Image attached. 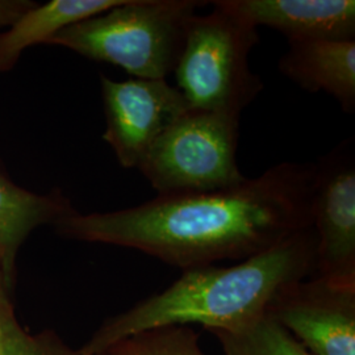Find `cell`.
Returning <instances> with one entry per match:
<instances>
[{
    "label": "cell",
    "mask_w": 355,
    "mask_h": 355,
    "mask_svg": "<svg viewBox=\"0 0 355 355\" xmlns=\"http://www.w3.org/2000/svg\"><path fill=\"white\" fill-rule=\"evenodd\" d=\"M316 165L283 162L224 190L157 196L114 212H73L61 236L135 249L180 270L243 261L312 228Z\"/></svg>",
    "instance_id": "1"
},
{
    "label": "cell",
    "mask_w": 355,
    "mask_h": 355,
    "mask_svg": "<svg viewBox=\"0 0 355 355\" xmlns=\"http://www.w3.org/2000/svg\"><path fill=\"white\" fill-rule=\"evenodd\" d=\"M316 234L308 228L233 266L195 267L159 293L108 318L76 355H96L148 330L199 324L241 328L267 313L282 290L315 275Z\"/></svg>",
    "instance_id": "2"
},
{
    "label": "cell",
    "mask_w": 355,
    "mask_h": 355,
    "mask_svg": "<svg viewBox=\"0 0 355 355\" xmlns=\"http://www.w3.org/2000/svg\"><path fill=\"white\" fill-rule=\"evenodd\" d=\"M205 4L208 1L124 0L64 28L48 45L116 64L139 79H166L177 67L187 20Z\"/></svg>",
    "instance_id": "3"
},
{
    "label": "cell",
    "mask_w": 355,
    "mask_h": 355,
    "mask_svg": "<svg viewBox=\"0 0 355 355\" xmlns=\"http://www.w3.org/2000/svg\"><path fill=\"white\" fill-rule=\"evenodd\" d=\"M214 11L187 20L177 67L178 89L191 108L239 114L263 89L249 66L258 28L217 0Z\"/></svg>",
    "instance_id": "4"
},
{
    "label": "cell",
    "mask_w": 355,
    "mask_h": 355,
    "mask_svg": "<svg viewBox=\"0 0 355 355\" xmlns=\"http://www.w3.org/2000/svg\"><path fill=\"white\" fill-rule=\"evenodd\" d=\"M239 114L190 108L137 167L158 196L224 190L243 183L237 165Z\"/></svg>",
    "instance_id": "5"
},
{
    "label": "cell",
    "mask_w": 355,
    "mask_h": 355,
    "mask_svg": "<svg viewBox=\"0 0 355 355\" xmlns=\"http://www.w3.org/2000/svg\"><path fill=\"white\" fill-rule=\"evenodd\" d=\"M105 114L104 141L114 149L119 164L139 167L167 128L190 104L166 79H128L101 76Z\"/></svg>",
    "instance_id": "6"
},
{
    "label": "cell",
    "mask_w": 355,
    "mask_h": 355,
    "mask_svg": "<svg viewBox=\"0 0 355 355\" xmlns=\"http://www.w3.org/2000/svg\"><path fill=\"white\" fill-rule=\"evenodd\" d=\"M312 228L316 234L315 275L337 286L355 287V166L347 146L316 165Z\"/></svg>",
    "instance_id": "7"
},
{
    "label": "cell",
    "mask_w": 355,
    "mask_h": 355,
    "mask_svg": "<svg viewBox=\"0 0 355 355\" xmlns=\"http://www.w3.org/2000/svg\"><path fill=\"white\" fill-rule=\"evenodd\" d=\"M315 355H355V287L313 278L295 282L267 313Z\"/></svg>",
    "instance_id": "8"
},
{
    "label": "cell",
    "mask_w": 355,
    "mask_h": 355,
    "mask_svg": "<svg viewBox=\"0 0 355 355\" xmlns=\"http://www.w3.org/2000/svg\"><path fill=\"white\" fill-rule=\"evenodd\" d=\"M252 26H268L288 42L355 40L354 0H217Z\"/></svg>",
    "instance_id": "9"
},
{
    "label": "cell",
    "mask_w": 355,
    "mask_h": 355,
    "mask_svg": "<svg viewBox=\"0 0 355 355\" xmlns=\"http://www.w3.org/2000/svg\"><path fill=\"white\" fill-rule=\"evenodd\" d=\"M280 71L309 92H327L345 112L355 110V40L288 42Z\"/></svg>",
    "instance_id": "10"
},
{
    "label": "cell",
    "mask_w": 355,
    "mask_h": 355,
    "mask_svg": "<svg viewBox=\"0 0 355 355\" xmlns=\"http://www.w3.org/2000/svg\"><path fill=\"white\" fill-rule=\"evenodd\" d=\"M76 209L61 192L36 193L13 183L0 171V272L12 290L16 257L29 234L42 225H55Z\"/></svg>",
    "instance_id": "11"
},
{
    "label": "cell",
    "mask_w": 355,
    "mask_h": 355,
    "mask_svg": "<svg viewBox=\"0 0 355 355\" xmlns=\"http://www.w3.org/2000/svg\"><path fill=\"white\" fill-rule=\"evenodd\" d=\"M124 0H51L35 4L0 33V73L11 70L32 45L48 44L64 28L111 10Z\"/></svg>",
    "instance_id": "12"
},
{
    "label": "cell",
    "mask_w": 355,
    "mask_h": 355,
    "mask_svg": "<svg viewBox=\"0 0 355 355\" xmlns=\"http://www.w3.org/2000/svg\"><path fill=\"white\" fill-rule=\"evenodd\" d=\"M211 333L225 355H315L268 315L237 329Z\"/></svg>",
    "instance_id": "13"
},
{
    "label": "cell",
    "mask_w": 355,
    "mask_h": 355,
    "mask_svg": "<svg viewBox=\"0 0 355 355\" xmlns=\"http://www.w3.org/2000/svg\"><path fill=\"white\" fill-rule=\"evenodd\" d=\"M0 355H76V350L51 330L28 333L17 321L11 288L0 272Z\"/></svg>",
    "instance_id": "14"
},
{
    "label": "cell",
    "mask_w": 355,
    "mask_h": 355,
    "mask_svg": "<svg viewBox=\"0 0 355 355\" xmlns=\"http://www.w3.org/2000/svg\"><path fill=\"white\" fill-rule=\"evenodd\" d=\"M137 355H205L190 327H165L129 338Z\"/></svg>",
    "instance_id": "15"
},
{
    "label": "cell",
    "mask_w": 355,
    "mask_h": 355,
    "mask_svg": "<svg viewBox=\"0 0 355 355\" xmlns=\"http://www.w3.org/2000/svg\"><path fill=\"white\" fill-rule=\"evenodd\" d=\"M35 4L36 3L31 0H0V29L12 26L23 13Z\"/></svg>",
    "instance_id": "16"
},
{
    "label": "cell",
    "mask_w": 355,
    "mask_h": 355,
    "mask_svg": "<svg viewBox=\"0 0 355 355\" xmlns=\"http://www.w3.org/2000/svg\"><path fill=\"white\" fill-rule=\"evenodd\" d=\"M96 355H137V353H136L135 347L132 346L130 341L125 340L121 343H114Z\"/></svg>",
    "instance_id": "17"
}]
</instances>
